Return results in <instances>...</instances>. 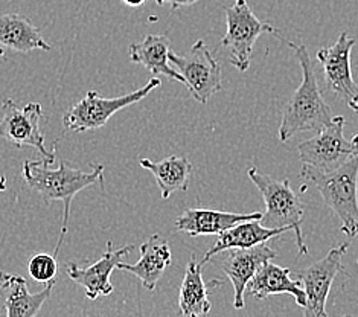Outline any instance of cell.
Returning <instances> with one entry per match:
<instances>
[{
  "label": "cell",
  "instance_id": "obj_18",
  "mask_svg": "<svg viewBox=\"0 0 358 317\" xmlns=\"http://www.w3.org/2000/svg\"><path fill=\"white\" fill-rule=\"evenodd\" d=\"M221 284L220 281H212L209 284L203 281V265L191 256L186 265L185 278L178 295V311L182 317H201L212 310L209 301V290Z\"/></svg>",
  "mask_w": 358,
  "mask_h": 317
},
{
  "label": "cell",
  "instance_id": "obj_5",
  "mask_svg": "<svg viewBox=\"0 0 358 317\" xmlns=\"http://www.w3.org/2000/svg\"><path fill=\"white\" fill-rule=\"evenodd\" d=\"M160 85V78H151L143 87L117 98H106L99 95L98 92L90 90L80 102H76L66 111L63 116V125L67 132L73 133L96 130V128L104 127L117 111L130 107L136 102H141Z\"/></svg>",
  "mask_w": 358,
  "mask_h": 317
},
{
  "label": "cell",
  "instance_id": "obj_15",
  "mask_svg": "<svg viewBox=\"0 0 358 317\" xmlns=\"http://www.w3.org/2000/svg\"><path fill=\"white\" fill-rule=\"evenodd\" d=\"M171 248L165 238L160 235H151L141 246V260L136 264L121 262L117 269L129 272L139 278L142 286L148 291H155L159 281L165 275L166 269L171 265Z\"/></svg>",
  "mask_w": 358,
  "mask_h": 317
},
{
  "label": "cell",
  "instance_id": "obj_22",
  "mask_svg": "<svg viewBox=\"0 0 358 317\" xmlns=\"http://www.w3.org/2000/svg\"><path fill=\"white\" fill-rule=\"evenodd\" d=\"M54 286L55 281L49 282L41 291L32 293L27 281L22 276L13 275L8 282V296L5 299L6 317H36L52 293Z\"/></svg>",
  "mask_w": 358,
  "mask_h": 317
},
{
  "label": "cell",
  "instance_id": "obj_17",
  "mask_svg": "<svg viewBox=\"0 0 358 317\" xmlns=\"http://www.w3.org/2000/svg\"><path fill=\"white\" fill-rule=\"evenodd\" d=\"M289 273L292 270L287 267L267 262L247 286L245 293L253 296L257 301H264L273 295H292L296 304L303 308L306 304L305 290L301 281H293L289 278Z\"/></svg>",
  "mask_w": 358,
  "mask_h": 317
},
{
  "label": "cell",
  "instance_id": "obj_23",
  "mask_svg": "<svg viewBox=\"0 0 358 317\" xmlns=\"http://www.w3.org/2000/svg\"><path fill=\"white\" fill-rule=\"evenodd\" d=\"M28 272L31 278L40 284H49L57 276L58 264L55 255L52 253H36L28 264Z\"/></svg>",
  "mask_w": 358,
  "mask_h": 317
},
{
  "label": "cell",
  "instance_id": "obj_27",
  "mask_svg": "<svg viewBox=\"0 0 358 317\" xmlns=\"http://www.w3.org/2000/svg\"><path fill=\"white\" fill-rule=\"evenodd\" d=\"M0 191H6V177L5 176H2L0 177Z\"/></svg>",
  "mask_w": 358,
  "mask_h": 317
},
{
  "label": "cell",
  "instance_id": "obj_12",
  "mask_svg": "<svg viewBox=\"0 0 358 317\" xmlns=\"http://www.w3.org/2000/svg\"><path fill=\"white\" fill-rule=\"evenodd\" d=\"M134 248L133 244H129L121 248H115L113 241H107L106 252L101 258L87 267H80L78 264H67V275L86 291V296L90 301L101 296H110L115 291L110 276L117 265L121 264L122 256H127Z\"/></svg>",
  "mask_w": 358,
  "mask_h": 317
},
{
  "label": "cell",
  "instance_id": "obj_25",
  "mask_svg": "<svg viewBox=\"0 0 358 317\" xmlns=\"http://www.w3.org/2000/svg\"><path fill=\"white\" fill-rule=\"evenodd\" d=\"M11 276L13 275H10V273H6L0 269V290H2L3 287H8V282H10Z\"/></svg>",
  "mask_w": 358,
  "mask_h": 317
},
{
  "label": "cell",
  "instance_id": "obj_4",
  "mask_svg": "<svg viewBox=\"0 0 358 317\" xmlns=\"http://www.w3.org/2000/svg\"><path fill=\"white\" fill-rule=\"evenodd\" d=\"M247 174L266 203V213L262 216L261 225L270 229H292L296 235L299 255H308L310 248L302 232L305 206L301 197L292 190L288 180H276L255 167L247 169Z\"/></svg>",
  "mask_w": 358,
  "mask_h": 317
},
{
  "label": "cell",
  "instance_id": "obj_14",
  "mask_svg": "<svg viewBox=\"0 0 358 317\" xmlns=\"http://www.w3.org/2000/svg\"><path fill=\"white\" fill-rule=\"evenodd\" d=\"M264 213H235L210 209H186L180 217L176 218V229L191 237L200 235H221L226 230L244 221L262 220Z\"/></svg>",
  "mask_w": 358,
  "mask_h": 317
},
{
  "label": "cell",
  "instance_id": "obj_8",
  "mask_svg": "<svg viewBox=\"0 0 358 317\" xmlns=\"http://www.w3.org/2000/svg\"><path fill=\"white\" fill-rule=\"evenodd\" d=\"M168 59L185 78L192 98L201 104H206L223 87L221 66L203 40L195 41L186 55H177L171 50Z\"/></svg>",
  "mask_w": 358,
  "mask_h": 317
},
{
  "label": "cell",
  "instance_id": "obj_6",
  "mask_svg": "<svg viewBox=\"0 0 358 317\" xmlns=\"http://www.w3.org/2000/svg\"><path fill=\"white\" fill-rule=\"evenodd\" d=\"M343 130L345 118L336 116L328 127L315 133L313 138L303 141L297 147L303 167H308L320 174H329L348 164L358 154V147L346 139Z\"/></svg>",
  "mask_w": 358,
  "mask_h": 317
},
{
  "label": "cell",
  "instance_id": "obj_10",
  "mask_svg": "<svg viewBox=\"0 0 358 317\" xmlns=\"http://www.w3.org/2000/svg\"><path fill=\"white\" fill-rule=\"evenodd\" d=\"M2 119H0V138L20 147H32L41 153L43 157L55 156V150L49 153L45 147V136L40 130L41 106L38 102H29L20 107L11 98L2 101Z\"/></svg>",
  "mask_w": 358,
  "mask_h": 317
},
{
  "label": "cell",
  "instance_id": "obj_19",
  "mask_svg": "<svg viewBox=\"0 0 358 317\" xmlns=\"http://www.w3.org/2000/svg\"><path fill=\"white\" fill-rule=\"evenodd\" d=\"M0 48H8L23 54L36 49H52L41 37L38 28L20 14H0Z\"/></svg>",
  "mask_w": 358,
  "mask_h": 317
},
{
  "label": "cell",
  "instance_id": "obj_30",
  "mask_svg": "<svg viewBox=\"0 0 358 317\" xmlns=\"http://www.w3.org/2000/svg\"><path fill=\"white\" fill-rule=\"evenodd\" d=\"M343 317H349V316H343Z\"/></svg>",
  "mask_w": 358,
  "mask_h": 317
},
{
  "label": "cell",
  "instance_id": "obj_9",
  "mask_svg": "<svg viewBox=\"0 0 358 317\" xmlns=\"http://www.w3.org/2000/svg\"><path fill=\"white\" fill-rule=\"evenodd\" d=\"M348 248L349 243L340 244L338 247L331 248L320 261L296 272L306 296L303 317H328L327 301L336 276L343 272V256Z\"/></svg>",
  "mask_w": 358,
  "mask_h": 317
},
{
  "label": "cell",
  "instance_id": "obj_26",
  "mask_svg": "<svg viewBox=\"0 0 358 317\" xmlns=\"http://www.w3.org/2000/svg\"><path fill=\"white\" fill-rule=\"evenodd\" d=\"M122 2H124L125 5H129V6L136 8V6H141V5H143L145 2H147V0H122Z\"/></svg>",
  "mask_w": 358,
  "mask_h": 317
},
{
  "label": "cell",
  "instance_id": "obj_1",
  "mask_svg": "<svg viewBox=\"0 0 358 317\" xmlns=\"http://www.w3.org/2000/svg\"><path fill=\"white\" fill-rule=\"evenodd\" d=\"M54 162L55 156L43 157L41 160H24L22 176L27 186L31 188L34 192L41 195L45 203H63V229L54 252V255L57 256L67 234L72 200L75 199L76 194L86 190V188L96 183H104V165L92 164V171H83L69 168L62 160L59 168L52 169L50 165Z\"/></svg>",
  "mask_w": 358,
  "mask_h": 317
},
{
  "label": "cell",
  "instance_id": "obj_20",
  "mask_svg": "<svg viewBox=\"0 0 358 317\" xmlns=\"http://www.w3.org/2000/svg\"><path fill=\"white\" fill-rule=\"evenodd\" d=\"M139 164L142 168L150 171L155 176L156 183L160 190V195L164 200L169 199L174 192H185L189 188L192 164L186 157L171 156L159 162L141 159Z\"/></svg>",
  "mask_w": 358,
  "mask_h": 317
},
{
  "label": "cell",
  "instance_id": "obj_2",
  "mask_svg": "<svg viewBox=\"0 0 358 317\" xmlns=\"http://www.w3.org/2000/svg\"><path fill=\"white\" fill-rule=\"evenodd\" d=\"M285 43L294 50L303 78L284 107L282 121L278 130L280 142H288L293 136L302 132H320L332 121L331 108L323 99L317 78H315L310 52L303 45H296L288 40H285Z\"/></svg>",
  "mask_w": 358,
  "mask_h": 317
},
{
  "label": "cell",
  "instance_id": "obj_24",
  "mask_svg": "<svg viewBox=\"0 0 358 317\" xmlns=\"http://www.w3.org/2000/svg\"><path fill=\"white\" fill-rule=\"evenodd\" d=\"M199 0H156L157 5H171L173 11H177L178 8H183V6H189V5H194L197 3Z\"/></svg>",
  "mask_w": 358,
  "mask_h": 317
},
{
  "label": "cell",
  "instance_id": "obj_3",
  "mask_svg": "<svg viewBox=\"0 0 358 317\" xmlns=\"http://www.w3.org/2000/svg\"><path fill=\"white\" fill-rule=\"evenodd\" d=\"M301 178L302 191L314 186L327 206L342 221L340 230L348 238H355L358 235V154L329 174L302 167Z\"/></svg>",
  "mask_w": 358,
  "mask_h": 317
},
{
  "label": "cell",
  "instance_id": "obj_7",
  "mask_svg": "<svg viewBox=\"0 0 358 317\" xmlns=\"http://www.w3.org/2000/svg\"><path fill=\"white\" fill-rule=\"evenodd\" d=\"M227 29L221 46H224L229 52V59L240 72L249 71L252 63V54L255 41L261 34H278L268 23H262L253 14L247 0H235L232 6L224 8Z\"/></svg>",
  "mask_w": 358,
  "mask_h": 317
},
{
  "label": "cell",
  "instance_id": "obj_21",
  "mask_svg": "<svg viewBox=\"0 0 358 317\" xmlns=\"http://www.w3.org/2000/svg\"><path fill=\"white\" fill-rule=\"evenodd\" d=\"M130 59L136 64L143 66L151 73L164 75L169 80H176L185 84V78L169 66L168 55L171 52L169 49V38L166 36H147L141 43L130 45Z\"/></svg>",
  "mask_w": 358,
  "mask_h": 317
},
{
  "label": "cell",
  "instance_id": "obj_29",
  "mask_svg": "<svg viewBox=\"0 0 358 317\" xmlns=\"http://www.w3.org/2000/svg\"><path fill=\"white\" fill-rule=\"evenodd\" d=\"M3 54H5V49H3V48H0V58L3 57Z\"/></svg>",
  "mask_w": 358,
  "mask_h": 317
},
{
  "label": "cell",
  "instance_id": "obj_11",
  "mask_svg": "<svg viewBox=\"0 0 358 317\" xmlns=\"http://www.w3.org/2000/svg\"><path fill=\"white\" fill-rule=\"evenodd\" d=\"M355 45V38L342 32L334 45L317 50V59L323 67L328 90L343 99L351 110L358 111V85L351 71V52Z\"/></svg>",
  "mask_w": 358,
  "mask_h": 317
},
{
  "label": "cell",
  "instance_id": "obj_13",
  "mask_svg": "<svg viewBox=\"0 0 358 317\" xmlns=\"http://www.w3.org/2000/svg\"><path fill=\"white\" fill-rule=\"evenodd\" d=\"M276 256V252L267 246V243L259 244L252 248H241V251H229L226 258L221 261V267L226 273L234 287V307L236 310L244 308V295L247 286L255 275Z\"/></svg>",
  "mask_w": 358,
  "mask_h": 317
},
{
  "label": "cell",
  "instance_id": "obj_16",
  "mask_svg": "<svg viewBox=\"0 0 358 317\" xmlns=\"http://www.w3.org/2000/svg\"><path fill=\"white\" fill-rule=\"evenodd\" d=\"M292 229H270L261 225L259 220L255 221H244L240 225L234 226L232 229L226 230L221 235H218L217 243L212 246L209 251L204 253L203 260L200 261L201 265L209 262L215 255L224 252V251H241V248H252L259 244L267 243L268 239L275 238L280 234L289 232ZM293 232V230H292Z\"/></svg>",
  "mask_w": 358,
  "mask_h": 317
},
{
  "label": "cell",
  "instance_id": "obj_28",
  "mask_svg": "<svg viewBox=\"0 0 358 317\" xmlns=\"http://www.w3.org/2000/svg\"><path fill=\"white\" fill-rule=\"evenodd\" d=\"M354 145H355V147H358V133L354 136V138H352V141H351Z\"/></svg>",
  "mask_w": 358,
  "mask_h": 317
},
{
  "label": "cell",
  "instance_id": "obj_31",
  "mask_svg": "<svg viewBox=\"0 0 358 317\" xmlns=\"http://www.w3.org/2000/svg\"><path fill=\"white\" fill-rule=\"evenodd\" d=\"M357 264H358V260H357Z\"/></svg>",
  "mask_w": 358,
  "mask_h": 317
}]
</instances>
